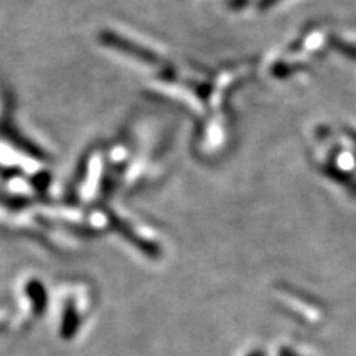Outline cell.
<instances>
[{"label":"cell","mask_w":356,"mask_h":356,"mask_svg":"<svg viewBox=\"0 0 356 356\" xmlns=\"http://www.w3.org/2000/svg\"><path fill=\"white\" fill-rule=\"evenodd\" d=\"M330 43H331L332 47L336 48L337 51H340L341 54L346 55V57H349V58H352V60L356 61V47H353V44L343 43L340 39H336V38L330 39Z\"/></svg>","instance_id":"1"},{"label":"cell","mask_w":356,"mask_h":356,"mask_svg":"<svg viewBox=\"0 0 356 356\" xmlns=\"http://www.w3.org/2000/svg\"><path fill=\"white\" fill-rule=\"evenodd\" d=\"M277 0H261V3H260V8H269L270 5H273V3H276Z\"/></svg>","instance_id":"2"}]
</instances>
